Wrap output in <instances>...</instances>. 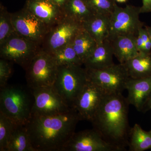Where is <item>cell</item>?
<instances>
[{"mask_svg": "<svg viewBox=\"0 0 151 151\" xmlns=\"http://www.w3.org/2000/svg\"><path fill=\"white\" fill-rule=\"evenodd\" d=\"M80 120L73 108L55 115L32 116L25 126L35 151H62Z\"/></svg>", "mask_w": 151, "mask_h": 151, "instance_id": "obj_1", "label": "cell"}, {"mask_svg": "<svg viewBox=\"0 0 151 151\" xmlns=\"http://www.w3.org/2000/svg\"><path fill=\"white\" fill-rule=\"evenodd\" d=\"M129 105L122 93L106 94L90 122L93 129L117 151L126 150L128 147Z\"/></svg>", "mask_w": 151, "mask_h": 151, "instance_id": "obj_2", "label": "cell"}, {"mask_svg": "<svg viewBox=\"0 0 151 151\" xmlns=\"http://www.w3.org/2000/svg\"><path fill=\"white\" fill-rule=\"evenodd\" d=\"M34 97L27 85H7L1 88L0 112L17 124L26 125L32 116Z\"/></svg>", "mask_w": 151, "mask_h": 151, "instance_id": "obj_3", "label": "cell"}, {"mask_svg": "<svg viewBox=\"0 0 151 151\" xmlns=\"http://www.w3.org/2000/svg\"><path fill=\"white\" fill-rule=\"evenodd\" d=\"M82 65H59L53 87L68 105L73 107L75 100L89 80Z\"/></svg>", "mask_w": 151, "mask_h": 151, "instance_id": "obj_4", "label": "cell"}, {"mask_svg": "<svg viewBox=\"0 0 151 151\" xmlns=\"http://www.w3.org/2000/svg\"><path fill=\"white\" fill-rule=\"evenodd\" d=\"M58 67L51 55L40 50L25 70L27 86L31 89L53 86Z\"/></svg>", "mask_w": 151, "mask_h": 151, "instance_id": "obj_5", "label": "cell"}, {"mask_svg": "<svg viewBox=\"0 0 151 151\" xmlns=\"http://www.w3.org/2000/svg\"><path fill=\"white\" fill-rule=\"evenodd\" d=\"M140 7L127 5L119 7L116 4L110 17V32L108 40L119 36H131L137 37L139 29L144 24L140 20Z\"/></svg>", "mask_w": 151, "mask_h": 151, "instance_id": "obj_6", "label": "cell"}, {"mask_svg": "<svg viewBox=\"0 0 151 151\" xmlns=\"http://www.w3.org/2000/svg\"><path fill=\"white\" fill-rule=\"evenodd\" d=\"M41 50L37 44L14 33L0 45L1 58L16 63L24 70Z\"/></svg>", "mask_w": 151, "mask_h": 151, "instance_id": "obj_7", "label": "cell"}, {"mask_svg": "<svg viewBox=\"0 0 151 151\" xmlns=\"http://www.w3.org/2000/svg\"><path fill=\"white\" fill-rule=\"evenodd\" d=\"M88 78L105 94L122 93L130 78L124 63L114 64L97 70L86 69Z\"/></svg>", "mask_w": 151, "mask_h": 151, "instance_id": "obj_8", "label": "cell"}, {"mask_svg": "<svg viewBox=\"0 0 151 151\" xmlns=\"http://www.w3.org/2000/svg\"><path fill=\"white\" fill-rule=\"evenodd\" d=\"M83 29V25L65 16L50 28L41 44V50L51 54L63 47L71 44Z\"/></svg>", "mask_w": 151, "mask_h": 151, "instance_id": "obj_9", "label": "cell"}, {"mask_svg": "<svg viewBox=\"0 0 151 151\" xmlns=\"http://www.w3.org/2000/svg\"><path fill=\"white\" fill-rule=\"evenodd\" d=\"M12 17L16 32L40 46L49 27L26 7L12 14Z\"/></svg>", "mask_w": 151, "mask_h": 151, "instance_id": "obj_10", "label": "cell"}, {"mask_svg": "<svg viewBox=\"0 0 151 151\" xmlns=\"http://www.w3.org/2000/svg\"><path fill=\"white\" fill-rule=\"evenodd\" d=\"M32 89L34 97L32 116L55 115L73 108L68 105L52 86Z\"/></svg>", "mask_w": 151, "mask_h": 151, "instance_id": "obj_11", "label": "cell"}, {"mask_svg": "<svg viewBox=\"0 0 151 151\" xmlns=\"http://www.w3.org/2000/svg\"><path fill=\"white\" fill-rule=\"evenodd\" d=\"M105 94L97 84L88 80L73 105L81 120L92 121Z\"/></svg>", "mask_w": 151, "mask_h": 151, "instance_id": "obj_12", "label": "cell"}, {"mask_svg": "<svg viewBox=\"0 0 151 151\" xmlns=\"http://www.w3.org/2000/svg\"><path fill=\"white\" fill-rule=\"evenodd\" d=\"M62 151H117L94 129L74 133Z\"/></svg>", "mask_w": 151, "mask_h": 151, "instance_id": "obj_13", "label": "cell"}, {"mask_svg": "<svg viewBox=\"0 0 151 151\" xmlns=\"http://www.w3.org/2000/svg\"><path fill=\"white\" fill-rule=\"evenodd\" d=\"M25 7L49 28L65 17L62 9L51 0H28Z\"/></svg>", "mask_w": 151, "mask_h": 151, "instance_id": "obj_14", "label": "cell"}, {"mask_svg": "<svg viewBox=\"0 0 151 151\" xmlns=\"http://www.w3.org/2000/svg\"><path fill=\"white\" fill-rule=\"evenodd\" d=\"M128 92L127 100L137 111L142 112L151 93V76L147 78H130L126 84Z\"/></svg>", "mask_w": 151, "mask_h": 151, "instance_id": "obj_15", "label": "cell"}, {"mask_svg": "<svg viewBox=\"0 0 151 151\" xmlns=\"http://www.w3.org/2000/svg\"><path fill=\"white\" fill-rule=\"evenodd\" d=\"M114 55L111 42L107 39L97 45L83 65L86 69H103L115 64L113 60Z\"/></svg>", "mask_w": 151, "mask_h": 151, "instance_id": "obj_16", "label": "cell"}, {"mask_svg": "<svg viewBox=\"0 0 151 151\" xmlns=\"http://www.w3.org/2000/svg\"><path fill=\"white\" fill-rule=\"evenodd\" d=\"M136 37L119 36L109 40L114 56L120 63H124L139 53L136 44Z\"/></svg>", "mask_w": 151, "mask_h": 151, "instance_id": "obj_17", "label": "cell"}, {"mask_svg": "<svg viewBox=\"0 0 151 151\" xmlns=\"http://www.w3.org/2000/svg\"><path fill=\"white\" fill-rule=\"evenodd\" d=\"M110 17L96 14L83 24L84 29L94 39L97 45L108 39L110 32Z\"/></svg>", "mask_w": 151, "mask_h": 151, "instance_id": "obj_18", "label": "cell"}, {"mask_svg": "<svg viewBox=\"0 0 151 151\" xmlns=\"http://www.w3.org/2000/svg\"><path fill=\"white\" fill-rule=\"evenodd\" d=\"M124 64L130 78H141L151 76V52H139Z\"/></svg>", "mask_w": 151, "mask_h": 151, "instance_id": "obj_19", "label": "cell"}, {"mask_svg": "<svg viewBox=\"0 0 151 151\" xmlns=\"http://www.w3.org/2000/svg\"><path fill=\"white\" fill-rule=\"evenodd\" d=\"M63 11L65 17L82 25L96 14L86 0H68Z\"/></svg>", "mask_w": 151, "mask_h": 151, "instance_id": "obj_20", "label": "cell"}, {"mask_svg": "<svg viewBox=\"0 0 151 151\" xmlns=\"http://www.w3.org/2000/svg\"><path fill=\"white\" fill-rule=\"evenodd\" d=\"M7 151H35L25 125L17 124L10 138Z\"/></svg>", "mask_w": 151, "mask_h": 151, "instance_id": "obj_21", "label": "cell"}, {"mask_svg": "<svg viewBox=\"0 0 151 151\" xmlns=\"http://www.w3.org/2000/svg\"><path fill=\"white\" fill-rule=\"evenodd\" d=\"M71 44L83 64L97 45L96 42L84 27L76 36Z\"/></svg>", "mask_w": 151, "mask_h": 151, "instance_id": "obj_22", "label": "cell"}, {"mask_svg": "<svg viewBox=\"0 0 151 151\" xmlns=\"http://www.w3.org/2000/svg\"><path fill=\"white\" fill-rule=\"evenodd\" d=\"M129 150L144 151L151 149V130L146 132L140 125L135 124L130 130Z\"/></svg>", "mask_w": 151, "mask_h": 151, "instance_id": "obj_23", "label": "cell"}, {"mask_svg": "<svg viewBox=\"0 0 151 151\" xmlns=\"http://www.w3.org/2000/svg\"><path fill=\"white\" fill-rule=\"evenodd\" d=\"M50 54L58 66L64 65H83V62L71 44L63 47Z\"/></svg>", "mask_w": 151, "mask_h": 151, "instance_id": "obj_24", "label": "cell"}, {"mask_svg": "<svg viewBox=\"0 0 151 151\" xmlns=\"http://www.w3.org/2000/svg\"><path fill=\"white\" fill-rule=\"evenodd\" d=\"M17 124L0 112V151H7L10 138Z\"/></svg>", "mask_w": 151, "mask_h": 151, "instance_id": "obj_25", "label": "cell"}, {"mask_svg": "<svg viewBox=\"0 0 151 151\" xmlns=\"http://www.w3.org/2000/svg\"><path fill=\"white\" fill-rule=\"evenodd\" d=\"M12 21V14L4 8L0 12V45L14 33L15 32Z\"/></svg>", "mask_w": 151, "mask_h": 151, "instance_id": "obj_26", "label": "cell"}, {"mask_svg": "<svg viewBox=\"0 0 151 151\" xmlns=\"http://www.w3.org/2000/svg\"><path fill=\"white\" fill-rule=\"evenodd\" d=\"M89 6L96 14L110 16L116 3L115 0H86Z\"/></svg>", "mask_w": 151, "mask_h": 151, "instance_id": "obj_27", "label": "cell"}, {"mask_svg": "<svg viewBox=\"0 0 151 151\" xmlns=\"http://www.w3.org/2000/svg\"><path fill=\"white\" fill-rule=\"evenodd\" d=\"M12 63L6 60L0 59V87L8 84V81L12 73Z\"/></svg>", "mask_w": 151, "mask_h": 151, "instance_id": "obj_28", "label": "cell"}, {"mask_svg": "<svg viewBox=\"0 0 151 151\" xmlns=\"http://www.w3.org/2000/svg\"><path fill=\"white\" fill-rule=\"evenodd\" d=\"M139 34L142 39L145 43V52H151V40L148 32L145 27H141L139 31Z\"/></svg>", "mask_w": 151, "mask_h": 151, "instance_id": "obj_29", "label": "cell"}, {"mask_svg": "<svg viewBox=\"0 0 151 151\" xmlns=\"http://www.w3.org/2000/svg\"><path fill=\"white\" fill-rule=\"evenodd\" d=\"M142 3L140 7L141 13L151 12V0H142Z\"/></svg>", "mask_w": 151, "mask_h": 151, "instance_id": "obj_30", "label": "cell"}, {"mask_svg": "<svg viewBox=\"0 0 151 151\" xmlns=\"http://www.w3.org/2000/svg\"><path fill=\"white\" fill-rule=\"evenodd\" d=\"M136 44L137 49L139 52H145V43L139 34L136 37Z\"/></svg>", "mask_w": 151, "mask_h": 151, "instance_id": "obj_31", "label": "cell"}, {"mask_svg": "<svg viewBox=\"0 0 151 151\" xmlns=\"http://www.w3.org/2000/svg\"><path fill=\"white\" fill-rule=\"evenodd\" d=\"M51 1L57 6L62 9L63 10V9L67 2L68 0H51Z\"/></svg>", "mask_w": 151, "mask_h": 151, "instance_id": "obj_32", "label": "cell"}, {"mask_svg": "<svg viewBox=\"0 0 151 151\" xmlns=\"http://www.w3.org/2000/svg\"><path fill=\"white\" fill-rule=\"evenodd\" d=\"M151 110V93L147 103L143 109L142 112H145L148 110Z\"/></svg>", "mask_w": 151, "mask_h": 151, "instance_id": "obj_33", "label": "cell"}, {"mask_svg": "<svg viewBox=\"0 0 151 151\" xmlns=\"http://www.w3.org/2000/svg\"><path fill=\"white\" fill-rule=\"evenodd\" d=\"M145 28L147 31L148 32L149 35H150L151 40V26H145Z\"/></svg>", "mask_w": 151, "mask_h": 151, "instance_id": "obj_34", "label": "cell"}, {"mask_svg": "<svg viewBox=\"0 0 151 151\" xmlns=\"http://www.w3.org/2000/svg\"><path fill=\"white\" fill-rule=\"evenodd\" d=\"M115 1L119 3H124L127 1V0H115Z\"/></svg>", "mask_w": 151, "mask_h": 151, "instance_id": "obj_35", "label": "cell"}]
</instances>
